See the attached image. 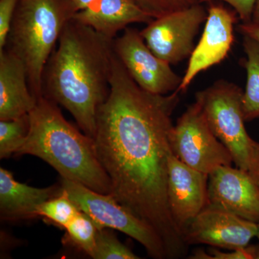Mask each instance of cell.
Wrapping results in <instances>:
<instances>
[{"instance_id": "cell-1", "label": "cell", "mask_w": 259, "mask_h": 259, "mask_svg": "<svg viewBox=\"0 0 259 259\" xmlns=\"http://www.w3.org/2000/svg\"><path fill=\"white\" fill-rule=\"evenodd\" d=\"M179 102L178 91L156 95L141 88L114 52L110 94L97 112L93 139L110 194L157 232L171 259L188 250L167 194L168 160L175 154L171 115Z\"/></svg>"}, {"instance_id": "cell-2", "label": "cell", "mask_w": 259, "mask_h": 259, "mask_svg": "<svg viewBox=\"0 0 259 259\" xmlns=\"http://www.w3.org/2000/svg\"><path fill=\"white\" fill-rule=\"evenodd\" d=\"M113 40L73 18L42 74V96L64 107L94 139L99 108L110 91Z\"/></svg>"}, {"instance_id": "cell-3", "label": "cell", "mask_w": 259, "mask_h": 259, "mask_svg": "<svg viewBox=\"0 0 259 259\" xmlns=\"http://www.w3.org/2000/svg\"><path fill=\"white\" fill-rule=\"evenodd\" d=\"M29 117L28 137L15 155L36 156L63 178L100 193H111V182L97 157L93 139L69 123L57 104L40 97Z\"/></svg>"}, {"instance_id": "cell-4", "label": "cell", "mask_w": 259, "mask_h": 259, "mask_svg": "<svg viewBox=\"0 0 259 259\" xmlns=\"http://www.w3.org/2000/svg\"><path fill=\"white\" fill-rule=\"evenodd\" d=\"M76 13L70 0H18L5 48L23 61L37 100L44 97L46 65Z\"/></svg>"}, {"instance_id": "cell-5", "label": "cell", "mask_w": 259, "mask_h": 259, "mask_svg": "<svg viewBox=\"0 0 259 259\" xmlns=\"http://www.w3.org/2000/svg\"><path fill=\"white\" fill-rule=\"evenodd\" d=\"M243 90L235 83L219 80L196 93L209 127L233 156V163L248 171L253 140L245 129Z\"/></svg>"}, {"instance_id": "cell-6", "label": "cell", "mask_w": 259, "mask_h": 259, "mask_svg": "<svg viewBox=\"0 0 259 259\" xmlns=\"http://www.w3.org/2000/svg\"><path fill=\"white\" fill-rule=\"evenodd\" d=\"M63 190L81 212L90 216L100 228L125 233L141 243L153 258H168L166 246L157 232L119 203L110 194H102L61 177Z\"/></svg>"}, {"instance_id": "cell-7", "label": "cell", "mask_w": 259, "mask_h": 259, "mask_svg": "<svg viewBox=\"0 0 259 259\" xmlns=\"http://www.w3.org/2000/svg\"><path fill=\"white\" fill-rule=\"evenodd\" d=\"M171 143L173 152L180 161L207 175L219 166L233 163L231 152L213 134L197 102L179 117L172 131Z\"/></svg>"}, {"instance_id": "cell-8", "label": "cell", "mask_w": 259, "mask_h": 259, "mask_svg": "<svg viewBox=\"0 0 259 259\" xmlns=\"http://www.w3.org/2000/svg\"><path fill=\"white\" fill-rule=\"evenodd\" d=\"M207 18V10L199 3L153 19L140 32L155 55L176 64L192 55L194 39Z\"/></svg>"}, {"instance_id": "cell-9", "label": "cell", "mask_w": 259, "mask_h": 259, "mask_svg": "<svg viewBox=\"0 0 259 259\" xmlns=\"http://www.w3.org/2000/svg\"><path fill=\"white\" fill-rule=\"evenodd\" d=\"M113 50L130 76L146 91L167 95L180 88L182 78L153 54L136 29L127 27L115 37Z\"/></svg>"}, {"instance_id": "cell-10", "label": "cell", "mask_w": 259, "mask_h": 259, "mask_svg": "<svg viewBox=\"0 0 259 259\" xmlns=\"http://www.w3.org/2000/svg\"><path fill=\"white\" fill-rule=\"evenodd\" d=\"M238 19L236 11L219 3H210L203 33L190 57L179 93L187 90L199 73L226 59L234 40V26Z\"/></svg>"}, {"instance_id": "cell-11", "label": "cell", "mask_w": 259, "mask_h": 259, "mask_svg": "<svg viewBox=\"0 0 259 259\" xmlns=\"http://www.w3.org/2000/svg\"><path fill=\"white\" fill-rule=\"evenodd\" d=\"M258 231V223L207 206L185 228L183 236L188 246L205 244L234 250L249 245Z\"/></svg>"}, {"instance_id": "cell-12", "label": "cell", "mask_w": 259, "mask_h": 259, "mask_svg": "<svg viewBox=\"0 0 259 259\" xmlns=\"http://www.w3.org/2000/svg\"><path fill=\"white\" fill-rule=\"evenodd\" d=\"M259 223V189L248 171L221 166L209 175L207 205Z\"/></svg>"}, {"instance_id": "cell-13", "label": "cell", "mask_w": 259, "mask_h": 259, "mask_svg": "<svg viewBox=\"0 0 259 259\" xmlns=\"http://www.w3.org/2000/svg\"><path fill=\"white\" fill-rule=\"evenodd\" d=\"M209 175L180 161L175 154L168 160V204L174 221L182 232L207 205Z\"/></svg>"}, {"instance_id": "cell-14", "label": "cell", "mask_w": 259, "mask_h": 259, "mask_svg": "<svg viewBox=\"0 0 259 259\" xmlns=\"http://www.w3.org/2000/svg\"><path fill=\"white\" fill-rule=\"evenodd\" d=\"M37 102L23 61L6 48L0 50V120L28 115Z\"/></svg>"}, {"instance_id": "cell-15", "label": "cell", "mask_w": 259, "mask_h": 259, "mask_svg": "<svg viewBox=\"0 0 259 259\" xmlns=\"http://www.w3.org/2000/svg\"><path fill=\"white\" fill-rule=\"evenodd\" d=\"M74 18L111 40L131 24L148 25L153 20L132 0H96Z\"/></svg>"}, {"instance_id": "cell-16", "label": "cell", "mask_w": 259, "mask_h": 259, "mask_svg": "<svg viewBox=\"0 0 259 259\" xmlns=\"http://www.w3.org/2000/svg\"><path fill=\"white\" fill-rule=\"evenodd\" d=\"M61 184L36 188L15 180L11 172L0 168V214L4 221H14L36 217L42 202L60 195Z\"/></svg>"}, {"instance_id": "cell-17", "label": "cell", "mask_w": 259, "mask_h": 259, "mask_svg": "<svg viewBox=\"0 0 259 259\" xmlns=\"http://www.w3.org/2000/svg\"><path fill=\"white\" fill-rule=\"evenodd\" d=\"M243 49L246 59L241 65L246 70L247 81L243 93V109L245 121L259 118V42L243 35Z\"/></svg>"}, {"instance_id": "cell-18", "label": "cell", "mask_w": 259, "mask_h": 259, "mask_svg": "<svg viewBox=\"0 0 259 259\" xmlns=\"http://www.w3.org/2000/svg\"><path fill=\"white\" fill-rule=\"evenodd\" d=\"M68 243L90 257L96 245L99 228L95 221L84 212H80L65 228Z\"/></svg>"}, {"instance_id": "cell-19", "label": "cell", "mask_w": 259, "mask_h": 259, "mask_svg": "<svg viewBox=\"0 0 259 259\" xmlns=\"http://www.w3.org/2000/svg\"><path fill=\"white\" fill-rule=\"evenodd\" d=\"M30 130L28 115L13 120H0V158H10L25 144Z\"/></svg>"}, {"instance_id": "cell-20", "label": "cell", "mask_w": 259, "mask_h": 259, "mask_svg": "<svg viewBox=\"0 0 259 259\" xmlns=\"http://www.w3.org/2000/svg\"><path fill=\"white\" fill-rule=\"evenodd\" d=\"M80 212L76 204L63 190L62 193L42 202L37 207L36 217L41 216L56 226L65 228Z\"/></svg>"}, {"instance_id": "cell-21", "label": "cell", "mask_w": 259, "mask_h": 259, "mask_svg": "<svg viewBox=\"0 0 259 259\" xmlns=\"http://www.w3.org/2000/svg\"><path fill=\"white\" fill-rule=\"evenodd\" d=\"M92 258L94 259H138L128 247L121 243L108 228H100Z\"/></svg>"}, {"instance_id": "cell-22", "label": "cell", "mask_w": 259, "mask_h": 259, "mask_svg": "<svg viewBox=\"0 0 259 259\" xmlns=\"http://www.w3.org/2000/svg\"><path fill=\"white\" fill-rule=\"evenodd\" d=\"M153 19L199 4V0H132ZM202 4V3H201Z\"/></svg>"}, {"instance_id": "cell-23", "label": "cell", "mask_w": 259, "mask_h": 259, "mask_svg": "<svg viewBox=\"0 0 259 259\" xmlns=\"http://www.w3.org/2000/svg\"><path fill=\"white\" fill-rule=\"evenodd\" d=\"M190 258L192 259H259V245H248L247 246L221 251L211 248L205 252L198 249L193 252Z\"/></svg>"}, {"instance_id": "cell-24", "label": "cell", "mask_w": 259, "mask_h": 259, "mask_svg": "<svg viewBox=\"0 0 259 259\" xmlns=\"http://www.w3.org/2000/svg\"><path fill=\"white\" fill-rule=\"evenodd\" d=\"M18 2V0H0V50L6 46Z\"/></svg>"}, {"instance_id": "cell-25", "label": "cell", "mask_w": 259, "mask_h": 259, "mask_svg": "<svg viewBox=\"0 0 259 259\" xmlns=\"http://www.w3.org/2000/svg\"><path fill=\"white\" fill-rule=\"evenodd\" d=\"M214 1V0H199V3H207V2ZM226 2L231 5L235 10L239 17L240 20L243 23H248L251 22L252 13L255 0H219Z\"/></svg>"}, {"instance_id": "cell-26", "label": "cell", "mask_w": 259, "mask_h": 259, "mask_svg": "<svg viewBox=\"0 0 259 259\" xmlns=\"http://www.w3.org/2000/svg\"><path fill=\"white\" fill-rule=\"evenodd\" d=\"M248 171L259 189V143L255 141L250 149Z\"/></svg>"}, {"instance_id": "cell-27", "label": "cell", "mask_w": 259, "mask_h": 259, "mask_svg": "<svg viewBox=\"0 0 259 259\" xmlns=\"http://www.w3.org/2000/svg\"><path fill=\"white\" fill-rule=\"evenodd\" d=\"M238 30L243 35H248L259 42V25L253 23H242L238 25Z\"/></svg>"}, {"instance_id": "cell-28", "label": "cell", "mask_w": 259, "mask_h": 259, "mask_svg": "<svg viewBox=\"0 0 259 259\" xmlns=\"http://www.w3.org/2000/svg\"><path fill=\"white\" fill-rule=\"evenodd\" d=\"M70 1L74 5L76 11L79 12L88 8L96 0H70Z\"/></svg>"}, {"instance_id": "cell-29", "label": "cell", "mask_w": 259, "mask_h": 259, "mask_svg": "<svg viewBox=\"0 0 259 259\" xmlns=\"http://www.w3.org/2000/svg\"><path fill=\"white\" fill-rule=\"evenodd\" d=\"M259 25V0H255L254 6H253V13H252L251 22Z\"/></svg>"}, {"instance_id": "cell-30", "label": "cell", "mask_w": 259, "mask_h": 259, "mask_svg": "<svg viewBox=\"0 0 259 259\" xmlns=\"http://www.w3.org/2000/svg\"><path fill=\"white\" fill-rule=\"evenodd\" d=\"M258 234H257V238H258V240H259V223L258 224Z\"/></svg>"}]
</instances>
